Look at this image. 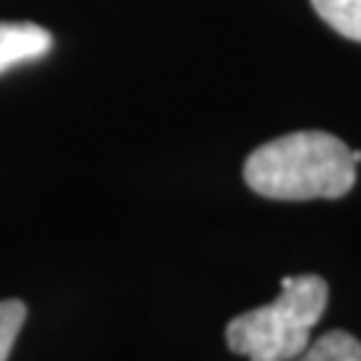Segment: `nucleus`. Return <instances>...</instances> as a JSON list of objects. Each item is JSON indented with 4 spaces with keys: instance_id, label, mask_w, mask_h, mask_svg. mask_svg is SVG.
I'll return each instance as SVG.
<instances>
[{
    "instance_id": "7ed1b4c3",
    "label": "nucleus",
    "mask_w": 361,
    "mask_h": 361,
    "mask_svg": "<svg viewBox=\"0 0 361 361\" xmlns=\"http://www.w3.org/2000/svg\"><path fill=\"white\" fill-rule=\"evenodd\" d=\"M51 46L54 38L46 27L32 22H0V75L16 65L43 59Z\"/></svg>"
},
{
    "instance_id": "39448f33",
    "label": "nucleus",
    "mask_w": 361,
    "mask_h": 361,
    "mask_svg": "<svg viewBox=\"0 0 361 361\" xmlns=\"http://www.w3.org/2000/svg\"><path fill=\"white\" fill-rule=\"evenodd\" d=\"M310 3L335 32L361 43V0H310Z\"/></svg>"
},
{
    "instance_id": "20e7f679",
    "label": "nucleus",
    "mask_w": 361,
    "mask_h": 361,
    "mask_svg": "<svg viewBox=\"0 0 361 361\" xmlns=\"http://www.w3.org/2000/svg\"><path fill=\"white\" fill-rule=\"evenodd\" d=\"M292 361H361V343L350 332L332 329L319 340H310L308 348Z\"/></svg>"
},
{
    "instance_id": "f257e3e1",
    "label": "nucleus",
    "mask_w": 361,
    "mask_h": 361,
    "mask_svg": "<svg viewBox=\"0 0 361 361\" xmlns=\"http://www.w3.org/2000/svg\"><path fill=\"white\" fill-rule=\"evenodd\" d=\"M244 182L273 201L343 198L356 182V164L335 134L295 131L259 145L246 158Z\"/></svg>"
},
{
    "instance_id": "f03ea898",
    "label": "nucleus",
    "mask_w": 361,
    "mask_h": 361,
    "mask_svg": "<svg viewBox=\"0 0 361 361\" xmlns=\"http://www.w3.org/2000/svg\"><path fill=\"white\" fill-rule=\"evenodd\" d=\"M326 300L329 286L322 276H286L273 302L231 319L228 348L249 361H292L308 348L310 329L322 322Z\"/></svg>"
},
{
    "instance_id": "423d86ee",
    "label": "nucleus",
    "mask_w": 361,
    "mask_h": 361,
    "mask_svg": "<svg viewBox=\"0 0 361 361\" xmlns=\"http://www.w3.org/2000/svg\"><path fill=\"white\" fill-rule=\"evenodd\" d=\"M25 319L27 305L22 300H0V361H8Z\"/></svg>"
}]
</instances>
